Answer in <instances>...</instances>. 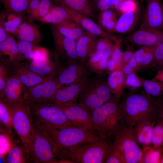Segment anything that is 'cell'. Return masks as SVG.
Wrapping results in <instances>:
<instances>
[{"instance_id":"6da1fadb","label":"cell","mask_w":163,"mask_h":163,"mask_svg":"<svg viewBox=\"0 0 163 163\" xmlns=\"http://www.w3.org/2000/svg\"><path fill=\"white\" fill-rule=\"evenodd\" d=\"M35 126L41 131L51 144L56 158L70 148L102 138L96 132L87 131L76 126L51 129L38 126Z\"/></svg>"},{"instance_id":"7a4b0ae2","label":"cell","mask_w":163,"mask_h":163,"mask_svg":"<svg viewBox=\"0 0 163 163\" xmlns=\"http://www.w3.org/2000/svg\"><path fill=\"white\" fill-rule=\"evenodd\" d=\"M120 101L113 96L91 112L96 132L108 142L114 140L125 126L120 112Z\"/></svg>"},{"instance_id":"3957f363","label":"cell","mask_w":163,"mask_h":163,"mask_svg":"<svg viewBox=\"0 0 163 163\" xmlns=\"http://www.w3.org/2000/svg\"><path fill=\"white\" fill-rule=\"evenodd\" d=\"M122 96L119 106L125 126L133 127L154 116L153 97L145 92L140 94L133 91Z\"/></svg>"},{"instance_id":"277c9868","label":"cell","mask_w":163,"mask_h":163,"mask_svg":"<svg viewBox=\"0 0 163 163\" xmlns=\"http://www.w3.org/2000/svg\"><path fill=\"white\" fill-rule=\"evenodd\" d=\"M112 149L110 143L101 138L67 150L59 157L60 163H103Z\"/></svg>"},{"instance_id":"5b68a950","label":"cell","mask_w":163,"mask_h":163,"mask_svg":"<svg viewBox=\"0 0 163 163\" xmlns=\"http://www.w3.org/2000/svg\"><path fill=\"white\" fill-rule=\"evenodd\" d=\"M12 125L23 144V147L28 161L34 151L32 134L34 124L30 103L24 100L11 107Z\"/></svg>"},{"instance_id":"8992f818","label":"cell","mask_w":163,"mask_h":163,"mask_svg":"<svg viewBox=\"0 0 163 163\" xmlns=\"http://www.w3.org/2000/svg\"><path fill=\"white\" fill-rule=\"evenodd\" d=\"M30 105L35 126L50 129L75 126L67 119L62 110L56 104L53 103L32 104Z\"/></svg>"},{"instance_id":"52a82bcc","label":"cell","mask_w":163,"mask_h":163,"mask_svg":"<svg viewBox=\"0 0 163 163\" xmlns=\"http://www.w3.org/2000/svg\"><path fill=\"white\" fill-rule=\"evenodd\" d=\"M110 145L121 163H142V151L133 127L124 126Z\"/></svg>"},{"instance_id":"ba28073f","label":"cell","mask_w":163,"mask_h":163,"mask_svg":"<svg viewBox=\"0 0 163 163\" xmlns=\"http://www.w3.org/2000/svg\"><path fill=\"white\" fill-rule=\"evenodd\" d=\"M83 91L79 104L90 111L103 104L112 97L107 82H99L89 86L88 84Z\"/></svg>"},{"instance_id":"9c48e42d","label":"cell","mask_w":163,"mask_h":163,"mask_svg":"<svg viewBox=\"0 0 163 163\" xmlns=\"http://www.w3.org/2000/svg\"><path fill=\"white\" fill-rule=\"evenodd\" d=\"M56 104L74 126L87 131L96 132L89 110L80 104L74 102Z\"/></svg>"},{"instance_id":"30bf717a","label":"cell","mask_w":163,"mask_h":163,"mask_svg":"<svg viewBox=\"0 0 163 163\" xmlns=\"http://www.w3.org/2000/svg\"><path fill=\"white\" fill-rule=\"evenodd\" d=\"M34 144V151L31 161L37 163H56V160L52 146L41 131L34 127L32 134Z\"/></svg>"},{"instance_id":"8fae6325","label":"cell","mask_w":163,"mask_h":163,"mask_svg":"<svg viewBox=\"0 0 163 163\" xmlns=\"http://www.w3.org/2000/svg\"><path fill=\"white\" fill-rule=\"evenodd\" d=\"M61 87L56 78L48 79L27 90L25 100L30 104L53 103Z\"/></svg>"},{"instance_id":"7c38bea8","label":"cell","mask_w":163,"mask_h":163,"mask_svg":"<svg viewBox=\"0 0 163 163\" xmlns=\"http://www.w3.org/2000/svg\"><path fill=\"white\" fill-rule=\"evenodd\" d=\"M27 92V89L17 77L11 74L0 94V100L12 107L25 100Z\"/></svg>"},{"instance_id":"4fadbf2b","label":"cell","mask_w":163,"mask_h":163,"mask_svg":"<svg viewBox=\"0 0 163 163\" xmlns=\"http://www.w3.org/2000/svg\"><path fill=\"white\" fill-rule=\"evenodd\" d=\"M140 28L163 30V9L161 0H147Z\"/></svg>"},{"instance_id":"5bb4252c","label":"cell","mask_w":163,"mask_h":163,"mask_svg":"<svg viewBox=\"0 0 163 163\" xmlns=\"http://www.w3.org/2000/svg\"><path fill=\"white\" fill-rule=\"evenodd\" d=\"M126 40L141 46H156L163 41V30L139 27L127 36Z\"/></svg>"},{"instance_id":"9a60e30c","label":"cell","mask_w":163,"mask_h":163,"mask_svg":"<svg viewBox=\"0 0 163 163\" xmlns=\"http://www.w3.org/2000/svg\"><path fill=\"white\" fill-rule=\"evenodd\" d=\"M68 9L71 20L86 32L111 42H116L118 40L116 35L104 30L90 18Z\"/></svg>"},{"instance_id":"2e32d148","label":"cell","mask_w":163,"mask_h":163,"mask_svg":"<svg viewBox=\"0 0 163 163\" xmlns=\"http://www.w3.org/2000/svg\"><path fill=\"white\" fill-rule=\"evenodd\" d=\"M57 58L74 60L78 58L75 40L65 37L51 30Z\"/></svg>"},{"instance_id":"e0dca14e","label":"cell","mask_w":163,"mask_h":163,"mask_svg":"<svg viewBox=\"0 0 163 163\" xmlns=\"http://www.w3.org/2000/svg\"><path fill=\"white\" fill-rule=\"evenodd\" d=\"M7 66L10 74L17 77L27 90L48 79L54 78L45 77L37 74L26 67L22 62Z\"/></svg>"},{"instance_id":"ac0fdd59","label":"cell","mask_w":163,"mask_h":163,"mask_svg":"<svg viewBox=\"0 0 163 163\" xmlns=\"http://www.w3.org/2000/svg\"><path fill=\"white\" fill-rule=\"evenodd\" d=\"M142 5L136 9L123 12L117 20L114 31L118 33L130 34L134 30L141 16Z\"/></svg>"},{"instance_id":"d6986e66","label":"cell","mask_w":163,"mask_h":163,"mask_svg":"<svg viewBox=\"0 0 163 163\" xmlns=\"http://www.w3.org/2000/svg\"><path fill=\"white\" fill-rule=\"evenodd\" d=\"M88 83V80L85 78L78 82L71 84L67 87L63 88L61 87L56 92L53 103L61 104L74 102Z\"/></svg>"},{"instance_id":"ffe728a7","label":"cell","mask_w":163,"mask_h":163,"mask_svg":"<svg viewBox=\"0 0 163 163\" xmlns=\"http://www.w3.org/2000/svg\"><path fill=\"white\" fill-rule=\"evenodd\" d=\"M0 61L7 66L21 62L17 41L9 33L5 40L0 42Z\"/></svg>"},{"instance_id":"44dd1931","label":"cell","mask_w":163,"mask_h":163,"mask_svg":"<svg viewBox=\"0 0 163 163\" xmlns=\"http://www.w3.org/2000/svg\"><path fill=\"white\" fill-rule=\"evenodd\" d=\"M23 17L5 10L0 13V42L5 40L8 33L14 34L22 23Z\"/></svg>"},{"instance_id":"7402d4cb","label":"cell","mask_w":163,"mask_h":163,"mask_svg":"<svg viewBox=\"0 0 163 163\" xmlns=\"http://www.w3.org/2000/svg\"><path fill=\"white\" fill-rule=\"evenodd\" d=\"M27 68L42 76L49 78H55L61 68L56 62L50 59L45 61L31 60L22 62Z\"/></svg>"},{"instance_id":"603a6c76","label":"cell","mask_w":163,"mask_h":163,"mask_svg":"<svg viewBox=\"0 0 163 163\" xmlns=\"http://www.w3.org/2000/svg\"><path fill=\"white\" fill-rule=\"evenodd\" d=\"M14 35L18 40L28 41L36 45L40 43L43 38L40 25L25 20Z\"/></svg>"},{"instance_id":"cb8c5ba5","label":"cell","mask_w":163,"mask_h":163,"mask_svg":"<svg viewBox=\"0 0 163 163\" xmlns=\"http://www.w3.org/2000/svg\"><path fill=\"white\" fill-rule=\"evenodd\" d=\"M156 123L154 116L139 123L133 127L138 143L142 148L152 145L153 129Z\"/></svg>"},{"instance_id":"d4e9b609","label":"cell","mask_w":163,"mask_h":163,"mask_svg":"<svg viewBox=\"0 0 163 163\" xmlns=\"http://www.w3.org/2000/svg\"><path fill=\"white\" fill-rule=\"evenodd\" d=\"M60 69L56 78L62 86L78 82L85 79L84 77L85 70L81 65L71 64Z\"/></svg>"},{"instance_id":"484cf974","label":"cell","mask_w":163,"mask_h":163,"mask_svg":"<svg viewBox=\"0 0 163 163\" xmlns=\"http://www.w3.org/2000/svg\"><path fill=\"white\" fill-rule=\"evenodd\" d=\"M97 37L86 32L77 40L76 49L78 58L84 60L95 51Z\"/></svg>"},{"instance_id":"4316f807","label":"cell","mask_w":163,"mask_h":163,"mask_svg":"<svg viewBox=\"0 0 163 163\" xmlns=\"http://www.w3.org/2000/svg\"><path fill=\"white\" fill-rule=\"evenodd\" d=\"M51 30L65 37L75 40L85 33L84 30L72 20L52 24Z\"/></svg>"},{"instance_id":"83f0119b","label":"cell","mask_w":163,"mask_h":163,"mask_svg":"<svg viewBox=\"0 0 163 163\" xmlns=\"http://www.w3.org/2000/svg\"><path fill=\"white\" fill-rule=\"evenodd\" d=\"M72 20L68 8L59 4L53 7L45 17L39 21L44 24H57L63 22Z\"/></svg>"},{"instance_id":"f1b7e54d","label":"cell","mask_w":163,"mask_h":163,"mask_svg":"<svg viewBox=\"0 0 163 163\" xmlns=\"http://www.w3.org/2000/svg\"><path fill=\"white\" fill-rule=\"evenodd\" d=\"M121 69L110 73L107 83L112 94L118 100L124 93L125 79Z\"/></svg>"},{"instance_id":"f546056e","label":"cell","mask_w":163,"mask_h":163,"mask_svg":"<svg viewBox=\"0 0 163 163\" xmlns=\"http://www.w3.org/2000/svg\"><path fill=\"white\" fill-rule=\"evenodd\" d=\"M69 9L89 18L93 17V8L89 0H56Z\"/></svg>"},{"instance_id":"4dcf8cb0","label":"cell","mask_w":163,"mask_h":163,"mask_svg":"<svg viewBox=\"0 0 163 163\" xmlns=\"http://www.w3.org/2000/svg\"><path fill=\"white\" fill-rule=\"evenodd\" d=\"M156 46H141L135 51L134 54L137 63L135 72L139 70L142 67H147L152 62Z\"/></svg>"},{"instance_id":"1f68e13d","label":"cell","mask_w":163,"mask_h":163,"mask_svg":"<svg viewBox=\"0 0 163 163\" xmlns=\"http://www.w3.org/2000/svg\"><path fill=\"white\" fill-rule=\"evenodd\" d=\"M12 113L11 107L0 100V128L14 138L12 131Z\"/></svg>"},{"instance_id":"d6a6232c","label":"cell","mask_w":163,"mask_h":163,"mask_svg":"<svg viewBox=\"0 0 163 163\" xmlns=\"http://www.w3.org/2000/svg\"><path fill=\"white\" fill-rule=\"evenodd\" d=\"M30 0H0L5 10L22 17L25 15Z\"/></svg>"},{"instance_id":"836d02e7","label":"cell","mask_w":163,"mask_h":163,"mask_svg":"<svg viewBox=\"0 0 163 163\" xmlns=\"http://www.w3.org/2000/svg\"><path fill=\"white\" fill-rule=\"evenodd\" d=\"M98 20L104 30L109 32L114 31L117 21L116 14L112 10L108 9L101 11Z\"/></svg>"},{"instance_id":"e575fe53","label":"cell","mask_w":163,"mask_h":163,"mask_svg":"<svg viewBox=\"0 0 163 163\" xmlns=\"http://www.w3.org/2000/svg\"><path fill=\"white\" fill-rule=\"evenodd\" d=\"M142 163H159L163 146L155 147L150 145L142 148Z\"/></svg>"},{"instance_id":"d590c367","label":"cell","mask_w":163,"mask_h":163,"mask_svg":"<svg viewBox=\"0 0 163 163\" xmlns=\"http://www.w3.org/2000/svg\"><path fill=\"white\" fill-rule=\"evenodd\" d=\"M17 48L21 62L32 60L36 45L31 42L18 40L17 41Z\"/></svg>"},{"instance_id":"8d00e7d4","label":"cell","mask_w":163,"mask_h":163,"mask_svg":"<svg viewBox=\"0 0 163 163\" xmlns=\"http://www.w3.org/2000/svg\"><path fill=\"white\" fill-rule=\"evenodd\" d=\"M145 92L153 97L163 94V82L151 80H148L141 78Z\"/></svg>"},{"instance_id":"74e56055","label":"cell","mask_w":163,"mask_h":163,"mask_svg":"<svg viewBox=\"0 0 163 163\" xmlns=\"http://www.w3.org/2000/svg\"><path fill=\"white\" fill-rule=\"evenodd\" d=\"M6 161L8 163H24L28 161L23 147L14 144L7 154Z\"/></svg>"},{"instance_id":"f35d334b","label":"cell","mask_w":163,"mask_h":163,"mask_svg":"<svg viewBox=\"0 0 163 163\" xmlns=\"http://www.w3.org/2000/svg\"><path fill=\"white\" fill-rule=\"evenodd\" d=\"M115 45L111 42L101 38L97 40L95 51L102 58L108 59L113 52Z\"/></svg>"},{"instance_id":"ab89813d","label":"cell","mask_w":163,"mask_h":163,"mask_svg":"<svg viewBox=\"0 0 163 163\" xmlns=\"http://www.w3.org/2000/svg\"><path fill=\"white\" fill-rule=\"evenodd\" d=\"M108 60L103 59L94 51L89 56L88 64L93 71L101 73L107 68Z\"/></svg>"},{"instance_id":"60d3db41","label":"cell","mask_w":163,"mask_h":163,"mask_svg":"<svg viewBox=\"0 0 163 163\" xmlns=\"http://www.w3.org/2000/svg\"><path fill=\"white\" fill-rule=\"evenodd\" d=\"M59 4L56 0H41L38 9L32 21H39L47 15L53 7Z\"/></svg>"},{"instance_id":"b9f144b4","label":"cell","mask_w":163,"mask_h":163,"mask_svg":"<svg viewBox=\"0 0 163 163\" xmlns=\"http://www.w3.org/2000/svg\"><path fill=\"white\" fill-rule=\"evenodd\" d=\"M0 131V157L4 158L14 144V139L3 129Z\"/></svg>"},{"instance_id":"7bdbcfd3","label":"cell","mask_w":163,"mask_h":163,"mask_svg":"<svg viewBox=\"0 0 163 163\" xmlns=\"http://www.w3.org/2000/svg\"><path fill=\"white\" fill-rule=\"evenodd\" d=\"M151 143L155 147L163 146V124L157 122L152 131Z\"/></svg>"},{"instance_id":"ee69618b","label":"cell","mask_w":163,"mask_h":163,"mask_svg":"<svg viewBox=\"0 0 163 163\" xmlns=\"http://www.w3.org/2000/svg\"><path fill=\"white\" fill-rule=\"evenodd\" d=\"M154 110L153 114L157 122L163 124V94L153 97Z\"/></svg>"},{"instance_id":"f6af8a7d","label":"cell","mask_w":163,"mask_h":163,"mask_svg":"<svg viewBox=\"0 0 163 163\" xmlns=\"http://www.w3.org/2000/svg\"><path fill=\"white\" fill-rule=\"evenodd\" d=\"M163 65V41L155 48L153 60L147 67L149 68L158 67L160 69Z\"/></svg>"},{"instance_id":"bcb514c9","label":"cell","mask_w":163,"mask_h":163,"mask_svg":"<svg viewBox=\"0 0 163 163\" xmlns=\"http://www.w3.org/2000/svg\"><path fill=\"white\" fill-rule=\"evenodd\" d=\"M41 0H30L24 20L32 21V20L37 12Z\"/></svg>"},{"instance_id":"7dc6e473","label":"cell","mask_w":163,"mask_h":163,"mask_svg":"<svg viewBox=\"0 0 163 163\" xmlns=\"http://www.w3.org/2000/svg\"><path fill=\"white\" fill-rule=\"evenodd\" d=\"M32 59L42 61L50 60L48 50L44 47L36 45L34 49V56Z\"/></svg>"},{"instance_id":"c3c4849f","label":"cell","mask_w":163,"mask_h":163,"mask_svg":"<svg viewBox=\"0 0 163 163\" xmlns=\"http://www.w3.org/2000/svg\"><path fill=\"white\" fill-rule=\"evenodd\" d=\"M11 75L8 67L0 62V94L3 91L7 80Z\"/></svg>"},{"instance_id":"681fc988","label":"cell","mask_w":163,"mask_h":163,"mask_svg":"<svg viewBox=\"0 0 163 163\" xmlns=\"http://www.w3.org/2000/svg\"><path fill=\"white\" fill-rule=\"evenodd\" d=\"M125 85L136 89L142 86V83L140 78L133 72L126 75V79H125Z\"/></svg>"},{"instance_id":"f907efd6","label":"cell","mask_w":163,"mask_h":163,"mask_svg":"<svg viewBox=\"0 0 163 163\" xmlns=\"http://www.w3.org/2000/svg\"><path fill=\"white\" fill-rule=\"evenodd\" d=\"M123 57L124 63L132 68L135 71L137 66V63L134 53L129 50L126 51L123 53Z\"/></svg>"},{"instance_id":"816d5d0a","label":"cell","mask_w":163,"mask_h":163,"mask_svg":"<svg viewBox=\"0 0 163 163\" xmlns=\"http://www.w3.org/2000/svg\"><path fill=\"white\" fill-rule=\"evenodd\" d=\"M104 163H121L118 157L112 149L108 154Z\"/></svg>"},{"instance_id":"f5cc1de1","label":"cell","mask_w":163,"mask_h":163,"mask_svg":"<svg viewBox=\"0 0 163 163\" xmlns=\"http://www.w3.org/2000/svg\"><path fill=\"white\" fill-rule=\"evenodd\" d=\"M121 69L124 75H126L135 72L134 69L132 68L124 63L122 66Z\"/></svg>"},{"instance_id":"db71d44e","label":"cell","mask_w":163,"mask_h":163,"mask_svg":"<svg viewBox=\"0 0 163 163\" xmlns=\"http://www.w3.org/2000/svg\"><path fill=\"white\" fill-rule=\"evenodd\" d=\"M152 80L163 82V69H159Z\"/></svg>"},{"instance_id":"11a10c76","label":"cell","mask_w":163,"mask_h":163,"mask_svg":"<svg viewBox=\"0 0 163 163\" xmlns=\"http://www.w3.org/2000/svg\"><path fill=\"white\" fill-rule=\"evenodd\" d=\"M106 3L107 5L110 7L114 5H115L118 2L119 0H102Z\"/></svg>"},{"instance_id":"9f6ffc18","label":"cell","mask_w":163,"mask_h":163,"mask_svg":"<svg viewBox=\"0 0 163 163\" xmlns=\"http://www.w3.org/2000/svg\"><path fill=\"white\" fill-rule=\"evenodd\" d=\"M159 163H163V151L161 153L160 157Z\"/></svg>"},{"instance_id":"6f0895ef","label":"cell","mask_w":163,"mask_h":163,"mask_svg":"<svg viewBox=\"0 0 163 163\" xmlns=\"http://www.w3.org/2000/svg\"><path fill=\"white\" fill-rule=\"evenodd\" d=\"M144 0H140V5H142L143 3Z\"/></svg>"},{"instance_id":"680465c9","label":"cell","mask_w":163,"mask_h":163,"mask_svg":"<svg viewBox=\"0 0 163 163\" xmlns=\"http://www.w3.org/2000/svg\"><path fill=\"white\" fill-rule=\"evenodd\" d=\"M161 1L162 2V7H163V0H161Z\"/></svg>"},{"instance_id":"91938a15","label":"cell","mask_w":163,"mask_h":163,"mask_svg":"<svg viewBox=\"0 0 163 163\" xmlns=\"http://www.w3.org/2000/svg\"><path fill=\"white\" fill-rule=\"evenodd\" d=\"M160 69H163V65Z\"/></svg>"}]
</instances>
